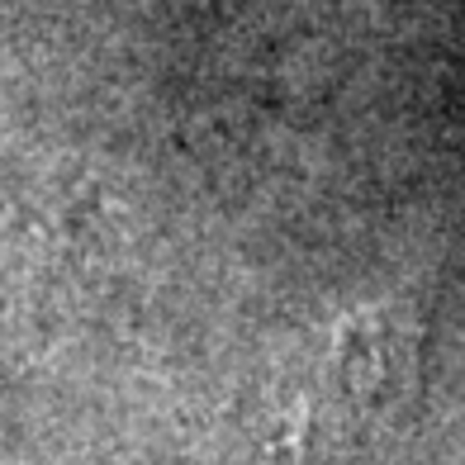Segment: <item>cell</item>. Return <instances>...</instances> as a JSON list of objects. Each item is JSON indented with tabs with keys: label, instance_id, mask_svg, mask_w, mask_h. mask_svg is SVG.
Returning a JSON list of instances; mask_svg holds the SVG:
<instances>
[{
	"label": "cell",
	"instance_id": "obj_1",
	"mask_svg": "<svg viewBox=\"0 0 465 465\" xmlns=\"http://www.w3.org/2000/svg\"><path fill=\"white\" fill-rule=\"evenodd\" d=\"M418 394V328L409 313L380 309L347 319L332 332L323 361L300 390L294 418L313 441L351 447L371 432H390Z\"/></svg>",
	"mask_w": 465,
	"mask_h": 465
}]
</instances>
